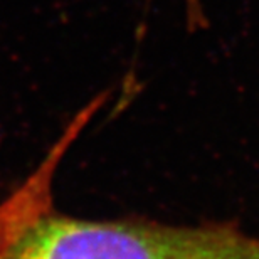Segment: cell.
I'll list each match as a JSON object with an SVG mask.
<instances>
[{"label": "cell", "instance_id": "obj_3", "mask_svg": "<svg viewBox=\"0 0 259 259\" xmlns=\"http://www.w3.org/2000/svg\"><path fill=\"white\" fill-rule=\"evenodd\" d=\"M182 2L185 7V14H195L202 9L200 0H182Z\"/></svg>", "mask_w": 259, "mask_h": 259}, {"label": "cell", "instance_id": "obj_2", "mask_svg": "<svg viewBox=\"0 0 259 259\" xmlns=\"http://www.w3.org/2000/svg\"><path fill=\"white\" fill-rule=\"evenodd\" d=\"M105 101L103 95L88 101L63 128L37 167L0 200V259H5L10 247L34 221L54 207V185L61 163L93 118L105 106Z\"/></svg>", "mask_w": 259, "mask_h": 259}, {"label": "cell", "instance_id": "obj_1", "mask_svg": "<svg viewBox=\"0 0 259 259\" xmlns=\"http://www.w3.org/2000/svg\"><path fill=\"white\" fill-rule=\"evenodd\" d=\"M5 259H259V236L231 221L86 219L53 207L20 234Z\"/></svg>", "mask_w": 259, "mask_h": 259}]
</instances>
